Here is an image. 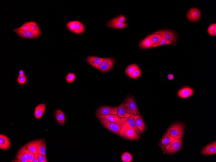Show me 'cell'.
Returning <instances> with one entry per match:
<instances>
[{
    "label": "cell",
    "instance_id": "484cf974",
    "mask_svg": "<svg viewBox=\"0 0 216 162\" xmlns=\"http://www.w3.org/2000/svg\"><path fill=\"white\" fill-rule=\"evenodd\" d=\"M29 22L31 26V31L36 35V37H38L41 34V31L37 24L34 22Z\"/></svg>",
    "mask_w": 216,
    "mask_h": 162
},
{
    "label": "cell",
    "instance_id": "f1b7e54d",
    "mask_svg": "<svg viewBox=\"0 0 216 162\" xmlns=\"http://www.w3.org/2000/svg\"><path fill=\"white\" fill-rule=\"evenodd\" d=\"M13 31L15 32L19 31H32L30 24L29 22H28L25 23L21 26L18 28L13 29Z\"/></svg>",
    "mask_w": 216,
    "mask_h": 162
},
{
    "label": "cell",
    "instance_id": "4316f807",
    "mask_svg": "<svg viewBox=\"0 0 216 162\" xmlns=\"http://www.w3.org/2000/svg\"><path fill=\"white\" fill-rule=\"evenodd\" d=\"M135 115H132L127 120L126 122L129 126L131 127L132 128L136 131L137 133L139 135L141 133L139 130L137 128L136 126H135V123L134 121V118Z\"/></svg>",
    "mask_w": 216,
    "mask_h": 162
},
{
    "label": "cell",
    "instance_id": "83f0119b",
    "mask_svg": "<svg viewBox=\"0 0 216 162\" xmlns=\"http://www.w3.org/2000/svg\"><path fill=\"white\" fill-rule=\"evenodd\" d=\"M46 143L45 140H42L41 143L38 146V154H42L46 157Z\"/></svg>",
    "mask_w": 216,
    "mask_h": 162
},
{
    "label": "cell",
    "instance_id": "4dcf8cb0",
    "mask_svg": "<svg viewBox=\"0 0 216 162\" xmlns=\"http://www.w3.org/2000/svg\"><path fill=\"white\" fill-rule=\"evenodd\" d=\"M122 160L123 162H131L132 161V156L128 152H125L122 156Z\"/></svg>",
    "mask_w": 216,
    "mask_h": 162
},
{
    "label": "cell",
    "instance_id": "b9f144b4",
    "mask_svg": "<svg viewBox=\"0 0 216 162\" xmlns=\"http://www.w3.org/2000/svg\"><path fill=\"white\" fill-rule=\"evenodd\" d=\"M210 35L212 36L216 35V29H215L211 32L209 34Z\"/></svg>",
    "mask_w": 216,
    "mask_h": 162
},
{
    "label": "cell",
    "instance_id": "44dd1931",
    "mask_svg": "<svg viewBox=\"0 0 216 162\" xmlns=\"http://www.w3.org/2000/svg\"><path fill=\"white\" fill-rule=\"evenodd\" d=\"M17 35L24 38L34 39L36 37L32 31H19L16 32Z\"/></svg>",
    "mask_w": 216,
    "mask_h": 162
},
{
    "label": "cell",
    "instance_id": "f6af8a7d",
    "mask_svg": "<svg viewBox=\"0 0 216 162\" xmlns=\"http://www.w3.org/2000/svg\"><path fill=\"white\" fill-rule=\"evenodd\" d=\"M19 76H25L23 70H21L19 72Z\"/></svg>",
    "mask_w": 216,
    "mask_h": 162
},
{
    "label": "cell",
    "instance_id": "5bb4252c",
    "mask_svg": "<svg viewBox=\"0 0 216 162\" xmlns=\"http://www.w3.org/2000/svg\"><path fill=\"white\" fill-rule=\"evenodd\" d=\"M175 139L170 135L169 129L167 133L164 135L162 140L161 145L160 146L161 147L162 150L164 151L165 147Z\"/></svg>",
    "mask_w": 216,
    "mask_h": 162
},
{
    "label": "cell",
    "instance_id": "9c48e42d",
    "mask_svg": "<svg viewBox=\"0 0 216 162\" xmlns=\"http://www.w3.org/2000/svg\"><path fill=\"white\" fill-rule=\"evenodd\" d=\"M154 33H158L161 35L167 41L174 42L177 40L176 34L172 31L168 30H162Z\"/></svg>",
    "mask_w": 216,
    "mask_h": 162
},
{
    "label": "cell",
    "instance_id": "30bf717a",
    "mask_svg": "<svg viewBox=\"0 0 216 162\" xmlns=\"http://www.w3.org/2000/svg\"><path fill=\"white\" fill-rule=\"evenodd\" d=\"M16 157L21 162H28L29 150H27L26 145L22 147L19 151Z\"/></svg>",
    "mask_w": 216,
    "mask_h": 162
},
{
    "label": "cell",
    "instance_id": "7402d4cb",
    "mask_svg": "<svg viewBox=\"0 0 216 162\" xmlns=\"http://www.w3.org/2000/svg\"><path fill=\"white\" fill-rule=\"evenodd\" d=\"M153 46V42L151 39L146 37L139 44L140 48L146 49L151 48Z\"/></svg>",
    "mask_w": 216,
    "mask_h": 162
},
{
    "label": "cell",
    "instance_id": "d6986e66",
    "mask_svg": "<svg viewBox=\"0 0 216 162\" xmlns=\"http://www.w3.org/2000/svg\"><path fill=\"white\" fill-rule=\"evenodd\" d=\"M134 121L135 126L139 130L140 132L143 133L145 128V126L142 118L139 115L135 116Z\"/></svg>",
    "mask_w": 216,
    "mask_h": 162
},
{
    "label": "cell",
    "instance_id": "4fadbf2b",
    "mask_svg": "<svg viewBox=\"0 0 216 162\" xmlns=\"http://www.w3.org/2000/svg\"><path fill=\"white\" fill-rule=\"evenodd\" d=\"M104 59V58L91 56L87 57V60L90 65L98 70L100 64Z\"/></svg>",
    "mask_w": 216,
    "mask_h": 162
},
{
    "label": "cell",
    "instance_id": "3957f363",
    "mask_svg": "<svg viewBox=\"0 0 216 162\" xmlns=\"http://www.w3.org/2000/svg\"><path fill=\"white\" fill-rule=\"evenodd\" d=\"M98 118L102 125L105 128L112 131L113 133L120 136V131L121 130V127L102 118Z\"/></svg>",
    "mask_w": 216,
    "mask_h": 162
},
{
    "label": "cell",
    "instance_id": "60d3db41",
    "mask_svg": "<svg viewBox=\"0 0 216 162\" xmlns=\"http://www.w3.org/2000/svg\"><path fill=\"white\" fill-rule=\"evenodd\" d=\"M29 160L28 162H33L34 158L35 155L32 152L29 151Z\"/></svg>",
    "mask_w": 216,
    "mask_h": 162
},
{
    "label": "cell",
    "instance_id": "f546056e",
    "mask_svg": "<svg viewBox=\"0 0 216 162\" xmlns=\"http://www.w3.org/2000/svg\"><path fill=\"white\" fill-rule=\"evenodd\" d=\"M84 29L83 24L81 22L78 21L75 26L74 32L77 34H81L84 32Z\"/></svg>",
    "mask_w": 216,
    "mask_h": 162
},
{
    "label": "cell",
    "instance_id": "d6a6232c",
    "mask_svg": "<svg viewBox=\"0 0 216 162\" xmlns=\"http://www.w3.org/2000/svg\"><path fill=\"white\" fill-rule=\"evenodd\" d=\"M141 71L139 68L138 67L132 73L129 77L133 79H136L139 77L141 75Z\"/></svg>",
    "mask_w": 216,
    "mask_h": 162
},
{
    "label": "cell",
    "instance_id": "603a6c76",
    "mask_svg": "<svg viewBox=\"0 0 216 162\" xmlns=\"http://www.w3.org/2000/svg\"><path fill=\"white\" fill-rule=\"evenodd\" d=\"M55 116L57 120L59 123L61 125H63L66 120V116L64 113L60 110H57L55 114Z\"/></svg>",
    "mask_w": 216,
    "mask_h": 162
},
{
    "label": "cell",
    "instance_id": "d4e9b609",
    "mask_svg": "<svg viewBox=\"0 0 216 162\" xmlns=\"http://www.w3.org/2000/svg\"><path fill=\"white\" fill-rule=\"evenodd\" d=\"M147 37L151 39L153 42V46L157 45L161 42L163 37L160 34L154 33L148 36Z\"/></svg>",
    "mask_w": 216,
    "mask_h": 162
},
{
    "label": "cell",
    "instance_id": "cb8c5ba5",
    "mask_svg": "<svg viewBox=\"0 0 216 162\" xmlns=\"http://www.w3.org/2000/svg\"><path fill=\"white\" fill-rule=\"evenodd\" d=\"M117 115L120 117L129 118L132 115L128 113L124 109L123 104L118 106Z\"/></svg>",
    "mask_w": 216,
    "mask_h": 162
},
{
    "label": "cell",
    "instance_id": "ba28073f",
    "mask_svg": "<svg viewBox=\"0 0 216 162\" xmlns=\"http://www.w3.org/2000/svg\"><path fill=\"white\" fill-rule=\"evenodd\" d=\"M97 117H101L106 119L110 122L113 123L121 127L122 128V121L121 118H120L117 114H111L108 115H100L97 113Z\"/></svg>",
    "mask_w": 216,
    "mask_h": 162
},
{
    "label": "cell",
    "instance_id": "8fae6325",
    "mask_svg": "<svg viewBox=\"0 0 216 162\" xmlns=\"http://www.w3.org/2000/svg\"><path fill=\"white\" fill-rule=\"evenodd\" d=\"M187 16L189 21L195 22L199 20L201 16V13L197 8H194L189 10Z\"/></svg>",
    "mask_w": 216,
    "mask_h": 162
},
{
    "label": "cell",
    "instance_id": "52a82bcc",
    "mask_svg": "<svg viewBox=\"0 0 216 162\" xmlns=\"http://www.w3.org/2000/svg\"><path fill=\"white\" fill-rule=\"evenodd\" d=\"M114 63V60L113 58H105L100 64L98 70L102 72H108L111 69Z\"/></svg>",
    "mask_w": 216,
    "mask_h": 162
},
{
    "label": "cell",
    "instance_id": "277c9868",
    "mask_svg": "<svg viewBox=\"0 0 216 162\" xmlns=\"http://www.w3.org/2000/svg\"><path fill=\"white\" fill-rule=\"evenodd\" d=\"M182 141L181 139H175L165 147L164 154H173L178 151L181 148Z\"/></svg>",
    "mask_w": 216,
    "mask_h": 162
},
{
    "label": "cell",
    "instance_id": "7bdbcfd3",
    "mask_svg": "<svg viewBox=\"0 0 216 162\" xmlns=\"http://www.w3.org/2000/svg\"><path fill=\"white\" fill-rule=\"evenodd\" d=\"M38 158V155H35L34 159L33 162H39Z\"/></svg>",
    "mask_w": 216,
    "mask_h": 162
},
{
    "label": "cell",
    "instance_id": "836d02e7",
    "mask_svg": "<svg viewBox=\"0 0 216 162\" xmlns=\"http://www.w3.org/2000/svg\"><path fill=\"white\" fill-rule=\"evenodd\" d=\"M173 43V42H172L166 40L163 37L161 42L160 43L157 45H155L153 46L151 48L157 47L160 46H161L164 45H172Z\"/></svg>",
    "mask_w": 216,
    "mask_h": 162
},
{
    "label": "cell",
    "instance_id": "d590c367",
    "mask_svg": "<svg viewBox=\"0 0 216 162\" xmlns=\"http://www.w3.org/2000/svg\"><path fill=\"white\" fill-rule=\"evenodd\" d=\"M76 78V76L73 73H69L66 77V80L67 82L71 83L73 82Z\"/></svg>",
    "mask_w": 216,
    "mask_h": 162
},
{
    "label": "cell",
    "instance_id": "e575fe53",
    "mask_svg": "<svg viewBox=\"0 0 216 162\" xmlns=\"http://www.w3.org/2000/svg\"><path fill=\"white\" fill-rule=\"evenodd\" d=\"M77 22V21L70 22L67 24V26L70 31L74 32L75 26Z\"/></svg>",
    "mask_w": 216,
    "mask_h": 162
},
{
    "label": "cell",
    "instance_id": "ee69618b",
    "mask_svg": "<svg viewBox=\"0 0 216 162\" xmlns=\"http://www.w3.org/2000/svg\"><path fill=\"white\" fill-rule=\"evenodd\" d=\"M168 78L169 80H173L174 78V76L172 74H170L168 75Z\"/></svg>",
    "mask_w": 216,
    "mask_h": 162
},
{
    "label": "cell",
    "instance_id": "ab89813d",
    "mask_svg": "<svg viewBox=\"0 0 216 162\" xmlns=\"http://www.w3.org/2000/svg\"><path fill=\"white\" fill-rule=\"evenodd\" d=\"M215 29H216V24L215 23L211 25L208 29V32L209 34L211 32Z\"/></svg>",
    "mask_w": 216,
    "mask_h": 162
},
{
    "label": "cell",
    "instance_id": "8992f818",
    "mask_svg": "<svg viewBox=\"0 0 216 162\" xmlns=\"http://www.w3.org/2000/svg\"><path fill=\"white\" fill-rule=\"evenodd\" d=\"M118 107L103 106L99 108L97 111L100 115H108L111 114H117Z\"/></svg>",
    "mask_w": 216,
    "mask_h": 162
},
{
    "label": "cell",
    "instance_id": "74e56055",
    "mask_svg": "<svg viewBox=\"0 0 216 162\" xmlns=\"http://www.w3.org/2000/svg\"><path fill=\"white\" fill-rule=\"evenodd\" d=\"M113 21L120 23H124L126 21V19L123 15H120L116 18H114L112 19Z\"/></svg>",
    "mask_w": 216,
    "mask_h": 162
},
{
    "label": "cell",
    "instance_id": "8d00e7d4",
    "mask_svg": "<svg viewBox=\"0 0 216 162\" xmlns=\"http://www.w3.org/2000/svg\"><path fill=\"white\" fill-rule=\"evenodd\" d=\"M27 81V78L26 76H19L17 78V82L20 85L24 84Z\"/></svg>",
    "mask_w": 216,
    "mask_h": 162
},
{
    "label": "cell",
    "instance_id": "5b68a950",
    "mask_svg": "<svg viewBox=\"0 0 216 162\" xmlns=\"http://www.w3.org/2000/svg\"><path fill=\"white\" fill-rule=\"evenodd\" d=\"M170 130V135L175 139L179 140L182 138L183 128L182 125L176 124L171 127Z\"/></svg>",
    "mask_w": 216,
    "mask_h": 162
},
{
    "label": "cell",
    "instance_id": "ffe728a7",
    "mask_svg": "<svg viewBox=\"0 0 216 162\" xmlns=\"http://www.w3.org/2000/svg\"><path fill=\"white\" fill-rule=\"evenodd\" d=\"M128 24L125 23H120L113 21L112 20L110 21L107 24V27L117 29H121L126 27Z\"/></svg>",
    "mask_w": 216,
    "mask_h": 162
},
{
    "label": "cell",
    "instance_id": "1f68e13d",
    "mask_svg": "<svg viewBox=\"0 0 216 162\" xmlns=\"http://www.w3.org/2000/svg\"><path fill=\"white\" fill-rule=\"evenodd\" d=\"M138 67H139L138 66L135 64L130 65L126 68L125 70V73L129 76Z\"/></svg>",
    "mask_w": 216,
    "mask_h": 162
},
{
    "label": "cell",
    "instance_id": "ac0fdd59",
    "mask_svg": "<svg viewBox=\"0 0 216 162\" xmlns=\"http://www.w3.org/2000/svg\"><path fill=\"white\" fill-rule=\"evenodd\" d=\"M46 106L44 104H40L36 108L34 111V116L36 119L41 118L46 110Z\"/></svg>",
    "mask_w": 216,
    "mask_h": 162
},
{
    "label": "cell",
    "instance_id": "7c38bea8",
    "mask_svg": "<svg viewBox=\"0 0 216 162\" xmlns=\"http://www.w3.org/2000/svg\"><path fill=\"white\" fill-rule=\"evenodd\" d=\"M42 141V140H39L29 142L26 145L27 150L32 152L35 155H38V147Z\"/></svg>",
    "mask_w": 216,
    "mask_h": 162
},
{
    "label": "cell",
    "instance_id": "7a4b0ae2",
    "mask_svg": "<svg viewBox=\"0 0 216 162\" xmlns=\"http://www.w3.org/2000/svg\"><path fill=\"white\" fill-rule=\"evenodd\" d=\"M124 109L129 113L135 116H141L136 103L132 97H128L123 102Z\"/></svg>",
    "mask_w": 216,
    "mask_h": 162
},
{
    "label": "cell",
    "instance_id": "2e32d148",
    "mask_svg": "<svg viewBox=\"0 0 216 162\" xmlns=\"http://www.w3.org/2000/svg\"><path fill=\"white\" fill-rule=\"evenodd\" d=\"M194 91L189 87H185L181 89L178 93V96L180 98L185 99L192 95Z\"/></svg>",
    "mask_w": 216,
    "mask_h": 162
},
{
    "label": "cell",
    "instance_id": "9a60e30c",
    "mask_svg": "<svg viewBox=\"0 0 216 162\" xmlns=\"http://www.w3.org/2000/svg\"><path fill=\"white\" fill-rule=\"evenodd\" d=\"M11 145V142L5 135L1 134L0 135V148L1 150H8Z\"/></svg>",
    "mask_w": 216,
    "mask_h": 162
},
{
    "label": "cell",
    "instance_id": "f35d334b",
    "mask_svg": "<svg viewBox=\"0 0 216 162\" xmlns=\"http://www.w3.org/2000/svg\"><path fill=\"white\" fill-rule=\"evenodd\" d=\"M39 162H47L46 157L43 154H38Z\"/></svg>",
    "mask_w": 216,
    "mask_h": 162
},
{
    "label": "cell",
    "instance_id": "6da1fadb",
    "mask_svg": "<svg viewBox=\"0 0 216 162\" xmlns=\"http://www.w3.org/2000/svg\"><path fill=\"white\" fill-rule=\"evenodd\" d=\"M120 136L130 140H137L140 139L139 135L126 123L120 130Z\"/></svg>",
    "mask_w": 216,
    "mask_h": 162
},
{
    "label": "cell",
    "instance_id": "e0dca14e",
    "mask_svg": "<svg viewBox=\"0 0 216 162\" xmlns=\"http://www.w3.org/2000/svg\"><path fill=\"white\" fill-rule=\"evenodd\" d=\"M216 154V142H213L205 147L202 151V154L209 155Z\"/></svg>",
    "mask_w": 216,
    "mask_h": 162
}]
</instances>
